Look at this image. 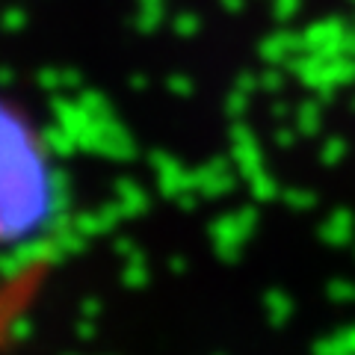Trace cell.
Here are the masks:
<instances>
[{
	"label": "cell",
	"instance_id": "obj_1",
	"mask_svg": "<svg viewBox=\"0 0 355 355\" xmlns=\"http://www.w3.org/2000/svg\"><path fill=\"white\" fill-rule=\"evenodd\" d=\"M53 210L51 172L15 119L0 116V249L15 246L44 225Z\"/></svg>",
	"mask_w": 355,
	"mask_h": 355
}]
</instances>
